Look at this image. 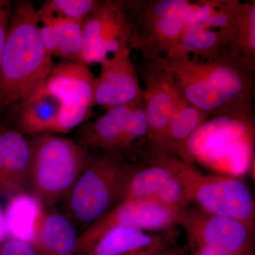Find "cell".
Masks as SVG:
<instances>
[{"mask_svg": "<svg viewBox=\"0 0 255 255\" xmlns=\"http://www.w3.org/2000/svg\"><path fill=\"white\" fill-rule=\"evenodd\" d=\"M142 102L111 109L100 118L82 124L77 132L76 142L86 148L115 152L129 114Z\"/></svg>", "mask_w": 255, "mask_h": 255, "instance_id": "e0dca14e", "label": "cell"}, {"mask_svg": "<svg viewBox=\"0 0 255 255\" xmlns=\"http://www.w3.org/2000/svg\"><path fill=\"white\" fill-rule=\"evenodd\" d=\"M60 113L58 100L38 90L16 116L17 130L23 135H40L55 132Z\"/></svg>", "mask_w": 255, "mask_h": 255, "instance_id": "d6986e66", "label": "cell"}, {"mask_svg": "<svg viewBox=\"0 0 255 255\" xmlns=\"http://www.w3.org/2000/svg\"><path fill=\"white\" fill-rule=\"evenodd\" d=\"M193 203L206 213L238 220L255 228L254 197L246 183L237 178L203 174Z\"/></svg>", "mask_w": 255, "mask_h": 255, "instance_id": "8fae6325", "label": "cell"}, {"mask_svg": "<svg viewBox=\"0 0 255 255\" xmlns=\"http://www.w3.org/2000/svg\"><path fill=\"white\" fill-rule=\"evenodd\" d=\"M179 235L177 228L159 232L116 228L75 255H152L177 246Z\"/></svg>", "mask_w": 255, "mask_h": 255, "instance_id": "4fadbf2b", "label": "cell"}, {"mask_svg": "<svg viewBox=\"0 0 255 255\" xmlns=\"http://www.w3.org/2000/svg\"><path fill=\"white\" fill-rule=\"evenodd\" d=\"M100 0H50L37 10L40 22L55 19L73 20L83 23L95 9Z\"/></svg>", "mask_w": 255, "mask_h": 255, "instance_id": "cb8c5ba5", "label": "cell"}, {"mask_svg": "<svg viewBox=\"0 0 255 255\" xmlns=\"http://www.w3.org/2000/svg\"><path fill=\"white\" fill-rule=\"evenodd\" d=\"M174 82L193 107L212 117L231 106L254 100V77L225 50L214 58L163 56Z\"/></svg>", "mask_w": 255, "mask_h": 255, "instance_id": "7a4b0ae2", "label": "cell"}, {"mask_svg": "<svg viewBox=\"0 0 255 255\" xmlns=\"http://www.w3.org/2000/svg\"><path fill=\"white\" fill-rule=\"evenodd\" d=\"M188 248L193 255H234L220 250L208 248V247L196 246Z\"/></svg>", "mask_w": 255, "mask_h": 255, "instance_id": "4316f807", "label": "cell"}, {"mask_svg": "<svg viewBox=\"0 0 255 255\" xmlns=\"http://www.w3.org/2000/svg\"><path fill=\"white\" fill-rule=\"evenodd\" d=\"M130 53L127 47L100 63V73L95 79V105L107 111L142 101V89Z\"/></svg>", "mask_w": 255, "mask_h": 255, "instance_id": "7c38bea8", "label": "cell"}, {"mask_svg": "<svg viewBox=\"0 0 255 255\" xmlns=\"http://www.w3.org/2000/svg\"><path fill=\"white\" fill-rule=\"evenodd\" d=\"M203 174L187 162L167 182L155 198L167 209L179 213L193 204L194 193Z\"/></svg>", "mask_w": 255, "mask_h": 255, "instance_id": "44dd1931", "label": "cell"}, {"mask_svg": "<svg viewBox=\"0 0 255 255\" xmlns=\"http://www.w3.org/2000/svg\"><path fill=\"white\" fill-rule=\"evenodd\" d=\"M9 237L7 221L5 212L0 206V245Z\"/></svg>", "mask_w": 255, "mask_h": 255, "instance_id": "83f0119b", "label": "cell"}, {"mask_svg": "<svg viewBox=\"0 0 255 255\" xmlns=\"http://www.w3.org/2000/svg\"><path fill=\"white\" fill-rule=\"evenodd\" d=\"M178 226L186 233L187 247L204 246L234 255H255V228L190 206L179 212Z\"/></svg>", "mask_w": 255, "mask_h": 255, "instance_id": "ba28073f", "label": "cell"}, {"mask_svg": "<svg viewBox=\"0 0 255 255\" xmlns=\"http://www.w3.org/2000/svg\"><path fill=\"white\" fill-rule=\"evenodd\" d=\"M39 18L31 1L13 9L0 63V111L16 117L43 87L53 68L40 35Z\"/></svg>", "mask_w": 255, "mask_h": 255, "instance_id": "6da1fadb", "label": "cell"}, {"mask_svg": "<svg viewBox=\"0 0 255 255\" xmlns=\"http://www.w3.org/2000/svg\"><path fill=\"white\" fill-rule=\"evenodd\" d=\"M135 161L101 151L88 163L65 198V212L75 227L86 229L124 200V189Z\"/></svg>", "mask_w": 255, "mask_h": 255, "instance_id": "3957f363", "label": "cell"}, {"mask_svg": "<svg viewBox=\"0 0 255 255\" xmlns=\"http://www.w3.org/2000/svg\"><path fill=\"white\" fill-rule=\"evenodd\" d=\"M78 238L66 215L44 207L35 214L28 243L41 255H75Z\"/></svg>", "mask_w": 255, "mask_h": 255, "instance_id": "2e32d148", "label": "cell"}, {"mask_svg": "<svg viewBox=\"0 0 255 255\" xmlns=\"http://www.w3.org/2000/svg\"><path fill=\"white\" fill-rule=\"evenodd\" d=\"M227 44L226 37L219 31L189 26L164 56L174 58L189 55L198 59L207 60L227 49Z\"/></svg>", "mask_w": 255, "mask_h": 255, "instance_id": "ffe728a7", "label": "cell"}, {"mask_svg": "<svg viewBox=\"0 0 255 255\" xmlns=\"http://www.w3.org/2000/svg\"><path fill=\"white\" fill-rule=\"evenodd\" d=\"M230 54L255 73V1H246L244 11L227 44Z\"/></svg>", "mask_w": 255, "mask_h": 255, "instance_id": "7402d4cb", "label": "cell"}, {"mask_svg": "<svg viewBox=\"0 0 255 255\" xmlns=\"http://www.w3.org/2000/svg\"><path fill=\"white\" fill-rule=\"evenodd\" d=\"M95 79L85 64L65 61L53 67L39 90L60 102L55 132H68L88 121L95 106Z\"/></svg>", "mask_w": 255, "mask_h": 255, "instance_id": "8992f818", "label": "cell"}, {"mask_svg": "<svg viewBox=\"0 0 255 255\" xmlns=\"http://www.w3.org/2000/svg\"><path fill=\"white\" fill-rule=\"evenodd\" d=\"M31 140L13 129L0 128V196L12 199L29 186Z\"/></svg>", "mask_w": 255, "mask_h": 255, "instance_id": "9a60e30c", "label": "cell"}, {"mask_svg": "<svg viewBox=\"0 0 255 255\" xmlns=\"http://www.w3.org/2000/svg\"><path fill=\"white\" fill-rule=\"evenodd\" d=\"M186 163L177 157L145 147L128 177L124 200L155 199L162 187Z\"/></svg>", "mask_w": 255, "mask_h": 255, "instance_id": "5bb4252c", "label": "cell"}, {"mask_svg": "<svg viewBox=\"0 0 255 255\" xmlns=\"http://www.w3.org/2000/svg\"><path fill=\"white\" fill-rule=\"evenodd\" d=\"M190 253L187 246L184 247H178L177 246L172 247L159 252L152 255H189Z\"/></svg>", "mask_w": 255, "mask_h": 255, "instance_id": "f1b7e54d", "label": "cell"}, {"mask_svg": "<svg viewBox=\"0 0 255 255\" xmlns=\"http://www.w3.org/2000/svg\"><path fill=\"white\" fill-rule=\"evenodd\" d=\"M179 214L155 199L123 200L79 236L76 253L113 228H131L159 232L177 227Z\"/></svg>", "mask_w": 255, "mask_h": 255, "instance_id": "9c48e42d", "label": "cell"}, {"mask_svg": "<svg viewBox=\"0 0 255 255\" xmlns=\"http://www.w3.org/2000/svg\"><path fill=\"white\" fill-rule=\"evenodd\" d=\"M128 46L144 58L164 56L199 15L201 0H122Z\"/></svg>", "mask_w": 255, "mask_h": 255, "instance_id": "277c9868", "label": "cell"}, {"mask_svg": "<svg viewBox=\"0 0 255 255\" xmlns=\"http://www.w3.org/2000/svg\"><path fill=\"white\" fill-rule=\"evenodd\" d=\"M83 63H101L129 47L122 0H102L82 24ZM130 48V47H129Z\"/></svg>", "mask_w": 255, "mask_h": 255, "instance_id": "30bf717a", "label": "cell"}, {"mask_svg": "<svg viewBox=\"0 0 255 255\" xmlns=\"http://www.w3.org/2000/svg\"><path fill=\"white\" fill-rule=\"evenodd\" d=\"M136 70L145 84L142 100L148 124L145 147L161 152L176 109L185 98L166 66L163 56L142 57Z\"/></svg>", "mask_w": 255, "mask_h": 255, "instance_id": "52a82bcc", "label": "cell"}, {"mask_svg": "<svg viewBox=\"0 0 255 255\" xmlns=\"http://www.w3.org/2000/svg\"><path fill=\"white\" fill-rule=\"evenodd\" d=\"M31 143L28 190L50 208L68 196L91 155L75 140L51 133L37 135Z\"/></svg>", "mask_w": 255, "mask_h": 255, "instance_id": "5b68a950", "label": "cell"}, {"mask_svg": "<svg viewBox=\"0 0 255 255\" xmlns=\"http://www.w3.org/2000/svg\"><path fill=\"white\" fill-rule=\"evenodd\" d=\"M148 124L143 102L128 117L122 138L115 152L131 160L140 158L147 144Z\"/></svg>", "mask_w": 255, "mask_h": 255, "instance_id": "603a6c76", "label": "cell"}, {"mask_svg": "<svg viewBox=\"0 0 255 255\" xmlns=\"http://www.w3.org/2000/svg\"><path fill=\"white\" fill-rule=\"evenodd\" d=\"M0 255H41L24 240L8 237L0 245Z\"/></svg>", "mask_w": 255, "mask_h": 255, "instance_id": "d4e9b609", "label": "cell"}, {"mask_svg": "<svg viewBox=\"0 0 255 255\" xmlns=\"http://www.w3.org/2000/svg\"><path fill=\"white\" fill-rule=\"evenodd\" d=\"M82 24L79 21L62 18L43 23L40 35L47 53L68 62L84 64Z\"/></svg>", "mask_w": 255, "mask_h": 255, "instance_id": "ac0fdd59", "label": "cell"}, {"mask_svg": "<svg viewBox=\"0 0 255 255\" xmlns=\"http://www.w3.org/2000/svg\"><path fill=\"white\" fill-rule=\"evenodd\" d=\"M13 9L11 1L0 0V63L7 37Z\"/></svg>", "mask_w": 255, "mask_h": 255, "instance_id": "484cf974", "label": "cell"}]
</instances>
